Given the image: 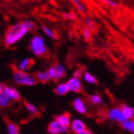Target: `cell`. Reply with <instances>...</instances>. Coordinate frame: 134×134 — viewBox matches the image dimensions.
<instances>
[{"instance_id":"15","label":"cell","mask_w":134,"mask_h":134,"mask_svg":"<svg viewBox=\"0 0 134 134\" xmlns=\"http://www.w3.org/2000/svg\"><path fill=\"white\" fill-rule=\"evenodd\" d=\"M24 106L26 108V110L27 111V113L31 115V116H36L39 113V109L37 108V106L35 105L34 104L29 102V101H25L24 102Z\"/></svg>"},{"instance_id":"29","label":"cell","mask_w":134,"mask_h":134,"mask_svg":"<svg viewBox=\"0 0 134 134\" xmlns=\"http://www.w3.org/2000/svg\"><path fill=\"white\" fill-rule=\"evenodd\" d=\"M103 3H107L109 6H111L112 7H119V4L117 2H114V1H112V0H108V1H103Z\"/></svg>"},{"instance_id":"10","label":"cell","mask_w":134,"mask_h":134,"mask_svg":"<svg viewBox=\"0 0 134 134\" xmlns=\"http://www.w3.org/2000/svg\"><path fill=\"white\" fill-rule=\"evenodd\" d=\"M57 122L62 125L63 127L70 129L71 125V116L68 113H62V114H59L58 116H55V119Z\"/></svg>"},{"instance_id":"18","label":"cell","mask_w":134,"mask_h":134,"mask_svg":"<svg viewBox=\"0 0 134 134\" xmlns=\"http://www.w3.org/2000/svg\"><path fill=\"white\" fill-rule=\"evenodd\" d=\"M42 30L48 38H50V39H52L53 40H56L58 39L57 35L55 34V32L50 27H48L47 25H46V24H43V25L42 26Z\"/></svg>"},{"instance_id":"19","label":"cell","mask_w":134,"mask_h":134,"mask_svg":"<svg viewBox=\"0 0 134 134\" xmlns=\"http://www.w3.org/2000/svg\"><path fill=\"white\" fill-rule=\"evenodd\" d=\"M88 100L93 105H100L103 104L102 97L98 94H92L88 97Z\"/></svg>"},{"instance_id":"11","label":"cell","mask_w":134,"mask_h":134,"mask_svg":"<svg viewBox=\"0 0 134 134\" xmlns=\"http://www.w3.org/2000/svg\"><path fill=\"white\" fill-rule=\"evenodd\" d=\"M33 65V59L31 58H24L17 64V69L21 71H27Z\"/></svg>"},{"instance_id":"23","label":"cell","mask_w":134,"mask_h":134,"mask_svg":"<svg viewBox=\"0 0 134 134\" xmlns=\"http://www.w3.org/2000/svg\"><path fill=\"white\" fill-rule=\"evenodd\" d=\"M84 24H85V27H87L88 29H89L91 31H94L96 29V23L91 19V18H86L84 19Z\"/></svg>"},{"instance_id":"5","label":"cell","mask_w":134,"mask_h":134,"mask_svg":"<svg viewBox=\"0 0 134 134\" xmlns=\"http://www.w3.org/2000/svg\"><path fill=\"white\" fill-rule=\"evenodd\" d=\"M69 92H74V93H80L83 91V85L80 79L76 78V77H71L66 82Z\"/></svg>"},{"instance_id":"1","label":"cell","mask_w":134,"mask_h":134,"mask_svg":"<svg viewBox=\"0 0 134 134\" xmlns=\"http://www.w3.org/2000/svg\"><path fill=\"white\" fill-rule=\"evenodd\" d=\"M36 28L34 21L27 19L10 26L6 31L4 41L7 46L11 47L15 45L31 31Z\"/></svg>"},{"instance_id":"20","label":"cell","mask_w":134,"mask_h":134,"mask_svg":"<svg viewBox=\"0 0 134 134\" xmlns=\"http://www.w3.org/2000/svg\"><path fill=\"white\" fill-rule=\"evenodd\" d=\"M11 100L3 92L0 95V109H5L11 104Z\"/></svg>"},{"instance_id":"12","label":"cell","mask_w":134,"mask_h":134,"mask_svg":"<svg viewBox=\"0 0 134 134\" xmlns=\"http://www.w3.org/2000/svg\"><path fill=\"white\" fill-rule=\"evenodd\" d=\"M55 93L59 96H66L68 92H69V89H68V87L66 83H58L55 89Z\"/></svg>"},{"instance_id":"26","label":"cell","mask_w":134,"mask_h":134,"mask_svg":"<svg viewBox=\"0 0 134 134\" xmlns=\"http://www.w3.org/2000/svg\"><path fill=\"white\" fill-rule=\"evenodd\" d=\"M83 36L86 40H90L92 39V31L87 27H83L82 30Z\"/></svg>"},{"instance_id":"31","label":"cell","mask_w":134,"mask_h":134,"mask_svg":"<svg viewBox=\"0 0 134 134\" xmlns=\"http://www.w3.org/2000/svg\"><path fill=\"white\" fill-rule=\"evenodd\" d=\"M3 88H4L3 84L2 83V82H0V95L3 92Z\"/></svg>"},{"instance_id":"3","label":"cell","mask_w":134,"mask_h":134,"mask_svg":"<svg viewBox=\"0 0 134 134\" xmlns=\"http://www.w3.org/2000/svg\"><path fill=\"white\" fill-rule=\"evenodd\" d=\"M12 78L16 84L21 86L31 87L37 83V80L34 75L30 74L27 71H21L16 68L12 71Z\"/></svg>"},{"instance_id":"32","label":"cell","mask_w":134,"mask_h":134,"mask_svg":"<svg viewBox=\"0 0 134 134\" xmlns=\"http://www.w3.org/2000/svg\"><path fill=\"white\" fill-rule=\"evenodd\" d=\"M1 27H2V24H1V23H0V29H1Z\"/></svg>"},{"instance_id":"9","label":"cell","mask_w":134,"mask_h":134,"mask_svg":"<svg viewBox=\"0 0 134 134\" xmlns=\"http://www.w3.org/2000/svg\"><path fill=\"white\" fill-rule=\"evenodd\" d=\"M70 129L73 132L77 134L84 131L85 129H87V126L83 121L81 120L80 119H74L71 121Z\"/></svg>"},{"instance_id":"27","label":"cell","mask_w":134,"mask_h":134,"mask_svg":"<svg viewBox=\"0 0 134 134\" xmlns=\"http://www.w3.org/2000/svg\"><path fill=\"white\" fill-rule=\"evenodd\" d=\"M63 17L64 19H67V20H75L76 19V15L73 13V12H64L63 14Z\"/></svg>"},{"instance_id":"24","label":"cell","mask_w":134,"mask_h":134,"mask_svg":"<svg viewBox=\"0 0 134 134\" xmlns=\"http://www.w3.org/2000/svg\"><path fill=\"white\" fill-rule=\"evenodd\" d=\"M47 72L49 74L50 77H51V80H58V77H57V72H56V69L55 68V66L50 67L47 69Z\"/></svg>"},{"instance_id":"21","label":"cell","mask_w":134,"mask_h":134,"mask_svg":"<svg viewBox=\"0 0 134 134\" xmlns=\"http://www.w3.org/2000/svg\"><path fill=\"white\" fill-rule=\"evenodd\" d=\"M83 78L84 81L87 82L88 83H90V84H96L97 83V80L92 74H91L90 72L85 71L83 73Z\"/></svg>"},{"instance_id":"30","label":"cell","mask_w":134,"mask_h":134,"mask_svg":"<svg viewBox=\"0 0 134 134\" xmlns=\"http://www.w3.org/2000/svg\"><path fill=\"white\" fill-rule=\"evenodd\" d=\"M77 134H94V133L89 129H85L84 131H83V132H81L80 133H77Z\"/></svg>"},{"instance_id":"33","label":"cell","mask_w":134,"mask_h":134,"mask_svg":"<svg viewBox=\"0 0 134 134\" xmlns=\"http://www.w3.org/2000/svg\"><path fill=\"white\" fill-rule=\"evenodd\" d=\"M132 122H133V125H134V118L132 119Z\"/></svg>"},{"instance_id":"2","label":"cell","mask_w":134,"mask_h":134,"mask_svg":"<svg viewBox=\"0 0 134 134\" xmlns=\"http://www.w3.org/2000/svg\"><path fill=\"white\" fill-rule=\"evenodd\" d=\"M30 51L36 57H42L47 52V45L41 35H35L29 43Z\"/></svg>"},{"instance_id":"8","label":"cell","mask_w":134,"mask_h":134,"mask_svg":"<svg viewBox=\"0 0 134 134\" xmlns=\"http://www.w3.org/2000/svg\"><path fill=\"white\" fill-rule=\"evenodd\" d=\"M72 107L74 110L80 114H86L88 111V108L85 101L80 97H76L72 101Z\"/></svg>"},{"instance_id":"28","label":"cell","mask_w":134,"mask_h":134,"mask_svg":"<svg viewBox=\"0 0 134 134\" xmlns=\"http://www.w3.org/2000/svg\"><path fill=\"white\" fill-rule=\"evenodd\" d=\"M83 73L84 72H83V68H77L74 71V72H73V77L80 79V77L83 76Z\"/></svg>"},{"instance_id":"25","label":"cell","mask_w":134,"mask_h":134,"mask_svg":"<svg viewBox=\"0 0 134 134\" xmlns=\"http://www.w3.org/2000/svg\"><path fill=\"white\" fill-rule=\"evenodd\" d=\"M72 3L75 4V7L77 8V10L80 12H81V13H84V12L86 11V7H85V6L80 1H78V0H74V1H72Z\"/></svg>"},{"instance_id":"17","label":"cell","mask_w":134,"mask_h":134,"mask_svg":"<svg viewBox=\"0 0 134 134\" xmlns=\"http://www.w3.org/2000/svg\"><path fill=\"white\" fill-rule=\"evenodd\" d=\"M7 134H21L19 125L15 122H9L7 125Z\"/></svg>"},{"instance_id":"4","label":"cell","mask_w":134,"mask_h":134,"mask_svg":"<svg viewBox=\"0 0 134 134\" xmlns=\"http://www.w3.org/2000/svg\"><path fill=\"white\" fill-rule=\"evenodd\" d=\"M107 117L110 120L116 121V122H119L120 124H122L126 120L120 108H111L110 110L108 111V113H107Z\"/></svg>"},{"instance_id":"16","label":"cell","mask_w":134,"mask_h":134,"mask_svg":"<svg viewBox=\"0 0 134 134\" xmlns=\"http://www.w3.org/2000/svg\"><path fill=\"white\" fill-rule=\"evenodd\" d=\"M55 68L56 72H57L58 80L64 79L66 76V73H67L66 67L64 65H63L62 64H57L55 65Z\"/></svg>"},{"instance_id":"13","label":"cell","mask_w":134,"mask_h":134,"mask_svg":"<svg viewBox=\"0 0 134 134\" xmlns=\"http://www.w3.org/2000/svg\"><path fill=\"white\" fill-rule=\"evenodd\" d=\"M35 77L37 80V82L40 83H47L51 81V77L48 74L47 71H39L36 72V74L35 75Z\"/></svg>"},{"instance_id":"34","label":"cell","mask_w":134,"mask_h":134,"mask_svg":"<svg viewBox=\"0 0 134 134\" xmlns=\"http://www.w3.org/2000/svg\"><path fill=\"white\" fill-rule=\"evenodd\" d=\"M60 134H62V133H60Z\"/></svg>"},{"instance_id":"22","label":"cell","mask_w":134,"mask_h":134,"mask_svg":"<svg viewBox=\"0 0 134 134\" xmlns=\"http://www.w3.org/2000/svg\"><path fill=\"white\" fill-rule=\"evenodd\" d=\"M121 127H122L124 129L130 132L132 134H134V125H133V122L132 120H125V122L121 124Z\"/></svg>"},{"instance_id":"7","label":"cell","mask_w":134,"mask_h":134,"mask_svg":"<svg viewBox=\"0 0 134 134\" xmlns=\"http://www.w3.org/2000/svg\"><path fill=\"white\" fill-rule=\"evenodd\" d=\"M3 93L8 97L11 101H19L21 99V95L17 88L12 86H4Z\"/></svg>"},{"instance_id":"6","label":"cell","mask_w":134,"mask_h":134,"mask_svg":"<svg viewBox=\"0 0 134 134\" xmlns=\"http://www.w3.org/2000/svg\"><path fill=\"white\" fill-rule=\"evenodd\" d=\"M69 129L60 125L55 120H52L47 127V132L49 134H66L69 132Z\"/></svg>"},{"instance_id":"14","label":"cell","mask_w":134,"mask_h":134,"mask_svg":"<svg viewBox=\"0 0 134 134\" xmlns=\"http://www.w3.org/2000/svg\"><path fill=\"white\" fill-rule=\"evenodd\" d=\"M121 110H122L123 115L125 117L126 120H132L134 118V108L131 106H129L127 104H123L121 106Z\"/></svg>"}]
</instances>
